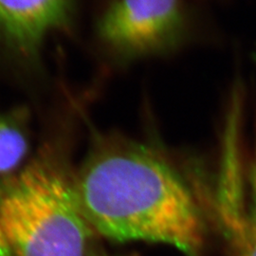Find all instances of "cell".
<instances>
[{"label": "cell", "instance_id": "8992f818", "mask_svg": "<svg viewBox=\"0 0 256 256\" xmlns=\"http://www.w3.org/2000/svg\"><path fill=\"white\" fill-rule=\"evenodd\" d=\"M248 183L250 200L238 229L228 239L238 256H256V154L250 165Z\"/></svg>", "mask_w": 256, "mask_h": 256}, {"label": "cell", "instance_id": "5b68a950", "mask_svg": "<svg viewBox=\"0 0 256 256\" xmlns=\"http://www.w3.org/2000/svg\"><path fill=\"white\" fill-rule=\"evenodd\" d=\"M28 150L27 136L18 120L0 112V176L16 171Z\"/></svg>", "mask_w": 256, "mask_h": 256}, {"label": "cell", "instance_id": "277c9868", "mask_svg": "<svg viewBox=\"0 0 256 256\" xmlns=\"http://www.w3.org/2000/svg\"><path fill=\"white\" fill-rule=\"evenodd\" d=\"M72 0H0V40L32 57L50 32L68 24Z\"/></svg>", "mask_w": 256, "mask_h": 256}, {"label": "cell", "instance_id": "7a4b0ae2", "mask_svg": "<svg viewBox=\"0 0 256 256\" xmlns=\"http://www.w3.org/2000/svg\"><path fill=\"white\" fill-rule=\"evenodd\" d=\"M93 234L74 173L54 151L0 176V256H92Z\"/></svg>", "mask_w": 256, "mask_h": 256}, {"label": "cell", "instance_id": "6da1fadb", "mask_svg": "<svg viewBox=\"0 0 256 256\" xmlns=\"http://www.w3.org/2000/svg\"><path fill=\"white\" fill-rule=\"evenodd\" d=\"M84 218L94 232L118 242L146 241L200 256L202 212L182 178L151 147L104 138L74 174Z\"/></svg>", "mask_w": 256, "mask_h": 256}, {"label": "cell", "instance_id": "3957f363", "mask_svg": "<svg viewBox=\"0 0 256 256\" xmlns=\"http://www.w3.org/2000/svg\"><path fill=\"white\" fill-rule=\"evenodd\" d=\"M180 0H116L98 23V36L117 54L135 58L171 48L182 32Z\"/></svg>", "mask_w": 256, "mask_h": 256}]
</instances>
